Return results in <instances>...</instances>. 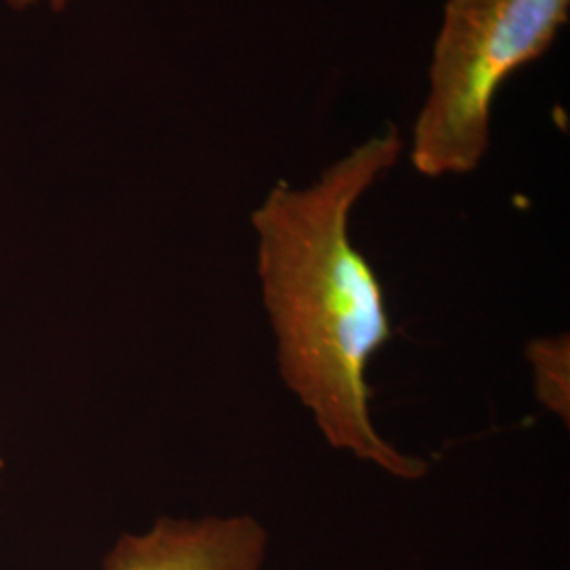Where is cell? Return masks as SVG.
I'll return each instance as SVG.
<instances>
[{"label":"cell","mask_w":570,"mask_h":570,"mask_svg":"<svg viewBox=\"0 0 570 570\" xmlns=\"http://www.w3.org/2000/svg\"><path fill=\"white\" fill-rule=\"evenodd\" d=\"M397 127L351 148L315 183H277L252 212L256 271L287 391L330 449L416 482L429 463L395 449L370 412L367 366L393 336L374 266L351 239V214L404 153Z\"/></svg>","instance_id":"6da1fadb"},{"label":"cell","mask_w":570,"mask_h":570,"mask_svg":"<svg viewBox=\"0 0 570 570\" xmlns=\"http://www.w3.org/2000/svg\"><path fill=\"white\" fill-rule=\"evenodd\" d=\"M569 13L570 0H446L410 142L421 176H468L482 165L499 89L550 51Z\"/></svg>","instance_id":"7a4b0ae2"},{"label":"cell","mask_w":570,"mask_h":570,"mask_svg":"<svg viewBox=\"0 0 570 570\" xmlns=\"http://www.w3.org/2000/svg\"><path fill=\"white\" fill-rule=\"evenodd\" d=\"M268 532L252 513L159 518L125 532L104 556L102 570H265Z\"/></svg>","instance_id":"3957f363"},{"label":"cell","mask_w":570,"mask_h":570,"mask_svg":"<svg viewBox=\"0 0 570 570\" xmlns=\"http://www.w3.org/2000/svg\"><path fill=\"white\" fill-rule=\"evenodd\" d=\"M532 370V389L539 406L553 414L564 428L570 425L569 334L532 338L524 348Z\"/></svg>","instance_id":"277c9868"},{"label":"cell","mask_w":570,"mask_h":570,"mask_svg":"<svg viewBox=\"0 0 570 570\" xmlns=\"http://www.w3.org/2000/svg\"><path fill=\"white\" fill-rule=\"evenodd\" d=\"M39 0H9V4L13 7V9H26V7H30V4H37ZM49 2V7L53 9V11H63L66 9V4L70 2V0H47Z\"/></svg>","instance_id":"5b68a950"},{"label":"cell","mask_w":570,"mask_h":570,"mask_svg":"<svg viewBox=\"0 0 570 570\" xmlns=\"http://www.w3.org/2000/svg\"><path fill=\"white\" fill-rule=\"evenodd\" d=\"M0 473H2V459H0Z\"/></svg>","instance_id":"8992f818"}]
</instances>
